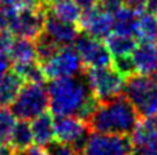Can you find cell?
I'll list each match as a JSON object with an SVG mask.
<instances>
[{
    "label": "cell",
    "mask_w": 157,
    "mask_h": 155,
    "mask_svg": "<svg viewBox=\"0 0 157 155\" xmlns=\"http://www.w3.org/2000/svg\"><path fill=\"white\" fill-rule=\"evenodd\" d=\"M152 79H153L155 81H157V70H156L155 73H153V75H152Z\"/></svg>",
    "instance_id": "obj_34"
},
{
    "label": "cell",
    "mask_w": 157,
    "mask_h": 155,
    "mask_svg": "<svg viewBox=\"0 0 157 155\" xmlns=\"http://www.w3.org/2000/svg\"><path fill=\"white\" fill-rule=\"evenodd\" d=\"M13 70L17 73L24 83H31V84H44L47 80L46 74L43 71V67L39 61L26 63V65H20V66H13Z\"/></svg>",
    "instance_id": "obj_23"
},
{
    "label": "cell",
    "mask_w": 157,
    "mask_h": 155,
    "mask_svg": "<svg viewBox=\"0 0 157 155\" xmlns=\"http://www.w3.org/2000/svg\"><path fill=\"white\" fill-rule=\"evenodd\" d=\"M20 155H49L48 150L46 147H42V146H30L29 149H26L24 153H21Z\"/></svg>",
    "instance_id": "obj_31"
},
{
    "label": "cell",
    "mask_w": 157,
    "mask_h": 155,
    "mask_svg": "<svg viewBox=\"0 0 157 155\" xmlns=\"http://www.w3.org/2000/svg\"><path fill=\"white\" fill-rule=\"evenodd\" d=\"M10 63L12 62H10L8 54H0V80L10 70Z\"/></svg>",
    "instance_id": "obj_30"
},
{
    "label": "cell",
    "mask_w": 157,
    "mask_h": 155,
    "mask_svg": "<svg viewBox=\"0 0 157 155\" xmlns=\"http://www.w3.org/2000/svg\"><path fill=\"white\" fill-rule=\"evenodd\" d=\"M49 105L48 91L43 84L25 83L12 103V113L20 120H33L46 113Z\"/></svg>",
    "instance_id": "obj_4"
},
{
    "label": "cell",
    "mask_w": 157,
    "mask_h": 155,
    "mask_svg": "<svg viewBox=\"0 0 157 155\" xmlns=\"http://www.w3.org/2000/svg\"><path fill=\"white\" fill-rule=\"evenodd\" d=\"M47 2H48V0H40V3H42V4H46Z\"/></svg>",
    "instance_id": "obj_35"
},
{
    "label": "cell",
    "mask_w": 157,
    "mask_h": 155,
    "mask_svg": "<svg viewBox=\"0 0 157 155\" xmlns=\"http://www.w3.org/2000/svg\"><path fill=\"white\" fill-rule=\"evenodd\" d=\"M135 36L142 43H157V16L144 10L139 14Z\"/></svg>",
    "instance_id": "obj_21"
},
{
    "label": "cell",
    "mask_w": 157,
    "mask_h": 155,
    "mask_svg": "<svg viewBox=\"0 0 157 155\" xmlns=\"http://www.w3.org/2000/svg\"><path fill=\"white\" fill-rule=\"evenodd\" d=\"M8 57L10 59V62L13 63V66L26 65V63L34 62V61H38L35 40L25 39V38L14 39L8 52Z\"/></svg>",
    "instance_id": "obj_17"
},
{
    "label": "cell",
    "mask_w": 157,
    "mask_h": 155,
    "mask_svg": "<svg viewBox=\"0 0 157 155\" xmlns=\"http://www.w3.org/2000/svg\"><path fill=\"white\" fill-rule=\"evenodd\" d=\"M46 5L40 4L33 8H18L17 17L10 29L12 35L25 39H35L43 32L46 22Z\"/></svg>",
    "instance_id": "obj_10"
},
{
    "label": "cell",
    "mask_w": 157,
    "mask_h": 155,
    "mask_svg": "<svg viewBox=\"0 0 157 155\" xmlns=\"http://www.w3.org/2000/svg\"><path fill=\"white\" fill-rule=\"evenodd\" d=\"M46 10L61 21L78 25L82 17V8L75 0H48L44 4Z\"/></svg>",
    "instance_id": "obj_15"
},
{
    "label": "cell",
    "mask_w": 157,
    "mask_h": 155,
    "mask_svg": "<svg viewBox=\"0 0 157 155\" xmlns=\"http://www.w3.org/2000/svg\"><path fill=\"white\" fill-rule=\"evenodd\" d=\"M49 80L74 78L83 74V63L77 49L71 45L61 47L51 58L40 63Z\"/></svg>",
    "instance_id": "obj_6"
},
{
    "label": "cell",
    "mask_w": 157,
    "mask_h": 155,
    "mask_svg": "<svg viewBox=\"0 0 157 155\" xmlns=\"http://www.w3.org/2000/svg\"><path fill=\"white\" fill-rule=\"evenodd\" d=\"M47 91L48 107L53 116H77L86 121L99 103L83 74L51 80Z\"/></svg>",
    "instance_id": "obj_1"
},
{
    "label": "cell",
    "mask_w": 157,
    "mask_h": 155,
    "mask_svg": "<svg viewBox=\"0 0 157 155\" xmlns=\"http://www.w3.org/2000/svg\"><path fill=\"white\" fill-rule=\"evenodd\" d=\"M86 79L98 102H105L123 95L125 78L113 67L87 69Z\"/></svg>",
    "instance_id": "obj_5"
},
{
    "label": "cell",
    "mask_w": 157,
    "mask_h": 155,
    "mask_svg": "<svg viewBox=\"0 0 157 155\" xmlns=\"http://www.w3.org/2000/svg\"><path fill=\"white\" fill-rule=\"evenodd\" d=\"M31 131L36 146L48 147L55 140V124L52 114L44 113L31 120Z\"/></svg>",
    "instance_id": "obj_16"
},
{
    "label": "cell",
    "mask_w": 157,
    "mask_h": 155,
    "mask_svg": "<svg viewBox=\"0 0 157 155\" xmlns=\"http://www.w3.org/2000/svg\"><path fill=\"white\" fill-rule=\"evenodd\" d=\"M33 142H34V137H33L30 123L26 120L17 121L9 142V146L12 147V150L16 154H21L26 149H29Z\"/></svg>",
    "instance_id": "obj_22"
},
{
    "label": "cell",
    "mask_w": 157,
    "mask_h": 155,
    "mask_svg": "<svg viewBox=\"0 0 157 155\" xmlns=\"http://www.w3.org/2000/svg\"><path fill=\"white\" fill-rule=\"evenodd\" d=\"M16 123L17 121L12 110L8 107H0V145L9 146Z\"/></svg>",
    "instance_id": "obj_24"
},
{
    "label": "cell",
    "mask_w": 157,
    "mask_h": 155,
    "mask_svg": "<svg viewBox=\"0 0 157 155\" xmlns=\"http://www.w3.org/2000/svg\"><path fill=\"white\" fill-rule=\"evenodd\" d=\"M75 3L79 5L83 10H86V9H90V8L95 7V5H98L99 0H75Z\"/></svg>",
    "instance_id": "obj_32"
},
{
    "label": "cell",
    "mask_w": 157,
    "mask_h": 155,
    "mask_svg": "<svg viewBox=\"0 0 157 155\" xmlns=\"http://www.w3.org/2000/svg\"><path fill=\"white\" fill-rule=\"evenodd\" d=\"M131 145V155H157V116L139 120Z\"/></svg>",
    "instance_id": "obj_12"
},
{
    "label": "cell",
    "mask_w": 157,
    "mask_h": 155,
    "mask_svg": "<svg viewBox=\"0 0 157 155\" xmlns=\"http://www.w3.org/2000/svg\"><path fill=\"white\" fill-rule=\"evenodd\" d=\"M136 74L152 76L157 70V44L142 43L132 53Z\"/></svg>",
    "instance_id": "obj_14"
},
{
    "label": "cell",
    "mask_w": 157,
    "mask_h": 155,
    "mask_svg": "<svg viewBox=\"0 0 157 155\" xmlns=\"http://www.w3.org/2000/svg\"><path fill=\"white\" fill-rule=\"evenodd\" d=\"M47 150L49 155H79L73 146L60 143V142H52L47 147Z\"/></svg>",
    "instance_id": "obj_27"
},
{
    "label": "cell",
    "mask_w": 157,
    "mask_h": 155,
    "mask_svg": "<svg viewBox=\"0 0 157 155\" xmlns=\"http://www.w3.org/2000/svg\"><path fill=\"white\" fill-rule=\"evenodd\" d=\"M105 44L108 47L110 54L116 57H127L132 56L136 45V38L134 35H125V34H110L105 39Z\"/></svg>",
    "instance_id": "obj_20"
},
{
    "label": "cell",
    "mask_w": 157,
    "mask_h": 155,
    "mask_svg": "<svg viewBox=\"0 0 157 155\" xmlns=\"http://www.w3.org/2000/svg\"><path fill=\"white\" fill-rule=\"evenodd\" d=\"M75 49L82 59L83 66L87 69L110 67L113 58L106 44L103 40L81 34L75 41Z\"/></svg>",
    "instance_id": "obj_9"
},
{
    "label": "cell",
    "mask_w": 157,
    "mask_h": 155,
    "mask_svg": "<svg viewBox=\"0 0 157 155\" xmlns=\"http://www.w3.org/2000/svg\"><path fill=\"white\" fill-rule=\"evenodd\" d=\"M12 43H13L12 32L0 30V54H8Z\"/></svg>",
    "instance_id": "obj_28"
},
{
    "label": "cell",
    "mask_w": 157,
    "mask_h": 155,
    "mask_svg": "<svg viewBox=\"0 0 157 155\" xmlns=\"http://www.w3.org/2000/svg\"><path fill=\"white\" fill-rule=\"evenodd\" d=\"M99 2H101V0H99Z\"/></svg>",
    "instance_id": "obj_36"
},
{
    "label": "cell",
    "mask_w": 157,
    "mask_h": 155,
    "mask_svg": "<svg viewBox=\"0 0 157 155\" xmlns=\"http://www.w3.org/2000/svg\"><path fill=\"white\" fill-rule=\"evenodd\" d=\"M145 10L157 16V0H145Z\"/></svg>",
    "instance_id": "obj_33"
},
{
    "label": "cell",
    "mask_w": 157,
    "mask_h": 155,
    "mask_svg": "<svg viewBox=\"0 0 157 155\" xmlns=\"http://www.w3.org/2000/svg\"><path fill=\"white\" fill-rule=\"evenodd\" d=\"M55 138L56 142L73 146L79 151L91 133L85 120L77 116H55Z\"/></svg>",
    "instance_id": "obj_8"
},
{
    "label": "cell",
    "mask_w": 157,
    "mask_h": 155,
    "mask_svg": "<svg viewBox=\"0 0 157 155\" xmlns=\"http://www.w3.org/2000/svg\"><path fill=\"white\" fill-rule=\"evenodd\" d=\"M120 2L123 5L134 8L139 13H142L145 10V0H120Z\"/></svg>",
    "instance_id": "obj_29"
},
{
    "label": "cell",
    "mask_w": 157,
    "mask_h": 155,
    "mask_svg": "<svg viewBox=\"0 0 157 155\" xmlns=\"http://www.w3.org/2000/svg\"><path fill=\"white\" fill-rule=\"evenodd\" d=\"M112 66L113 69L120 73L123 78H127L131 76L134 74H136L135 71V66H134V61L131 56H127V57H116L113 58V62H112Z\"/></svg>",
    "instance_id": "obj_26"
},
{
    "label": "cell",
    "mask_w": 157,
    "mask_h": 155,
    "mask_svg": "<svg viewBox=\"0 0 157 155\" xmlns=\"http://www.w3.org/2000/svg\"><path fill=\"white\" fill-rule=\"evenodd\" d=\"M17 13H18V8L16 5L0 2V30H5L10 32L14 20L17 17Z\"/></svg>",
    "instance_id": "obj_25"
},
{
    "label": "cell",
    "mask_w": 157,
    "mask_h": 155,
    "mask_svg": "<svg viewBox=\"0 0 157 155\" xmlns=\"http://www.w3.org/2000/svg\"><path fill=\"white\" fill-rule=\"evenodd\" d=\"M43 34L48 36L59 47L71 45L74 41H77L78 36L81 35L78 25L61 21L48 12L46 16V22H44Z\"/></svg>",
    "instance_id": "obj_13"
},
{
    "label": "cell",
    "mask_w": 157,
    "mask_h": 155,
    "mask_svg": "<svg viewBox=\"0 0 157 155\" xmlns=\"http://www.w3.org/2000/svg\"><path fill=\"white\" fill-rule=\"evenodd\" d=\"M86 123L91 132L130 137L139 124V114L131 102L121 95L99 102Z\"/></svg>",
    "instance_id": "obj_2"
},
{
    "label": "cell",
    "mask_w": 157,
    "mask_h": 155,
    "mask_svg": "<svg viewBox=\"0 0 157 155\" xmlns=\"http://www.w3.org/2000/svg\"><path fill=\"white\" fill-rule=\"evenodd\" d=\"M123 96L135 107L142 119L157 116V81L152 76L134 74L123 87Z\"/></svg>",
    "instance_id": "obj_3"
},
{
    "label": "cell",
    "mask_w": 157,
    "mask_h": 155,
    "mask_svg": "<svg viewBox=\"0 0 157 155\" xmlns=\"http://www.w3.org/2000/svg\"><path fill=\"white\" fill-rule=\"evenodd\" d=\"M139 12L127 5L121 7L113 13V30L117 34L135 35L136 23L139 18Z\"/></svg>",
    "instance_id": "obj_18"
},
{
    "label": "cell",
    "mask_w": 157,
    "mask_h": 155,
    "mask_svg": "<svg viewBox=\"0 0 157 155\" xmlns=\"http://www.w3.org/2000/svg\"><path fill=\"white\" fill-rule=\"evenodd\" d=\"M131 137L91 132L79 155H131Z\"/></svg>",
    "instance_id": "obj_7"
},
{
    "label": "cell",
    "mask_w": 157,
    "mask_h": 155,
    "mask_svg": "<svg viewBox=\"0 0 157 155\" xmlns=\"http://www.w3.org/2000/svg\"><path fill=\"white\" fill-rule=\"evenodd\" d=\"M78 27L91 38L104 40L113 31V14L100 4L83 10Z\"/></svg>",
    "instance_id": "obj_11"
},
{
    "label": "cell",
    "mask_w": 157,
    "mask_h": 155,
    "mask_svg": "<svg viewBox=\"0 0 157 155\" xmlns=\"http://www.w3.org/2000/svg\"><path fill=\"white\" fill-rule=\"evenodd\" d=\"M25 83L14 70H9L0 80V107L12 105Z\"/></svg>",
    "instance_id": "obj_19"
}]
</instances>
